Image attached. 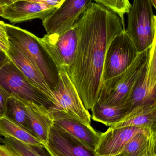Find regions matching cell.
Instances as JSON below:
<instances>
[{"label": "cell", "instance_id": "1", "mask_svg": "<svg viewBox=\"0 0 156 156\" xmlns=\"http://www.w3.org/2000/svg\"><path fill=\"white\" fill-rule=\"evenodd\" d=\"M78 40L68 76L87 110L97 101L102 85L106 51L125 28L120 17L106 7L91 2L78 18Z\"/></svg>", "mask_w": 156, "mask_h": 156}, {"label": "cell", "instance_id": "2", "mask_svg": "<svg viewBox=\"0 0 156 156\" xmlns=\"http://www.w3.org/2000/svg\"><path fill=\"white\" fill-rule=\"evenodd\" d=\"M9 42L20 48L35 64L52 91L57 87L59 70L40 42V38L20 27L5 23Z\"/></svg>", "mask_w": 156, "mask_h": 156}, {"label": "cell", "instance_id": "3", "mask_svg": "<svg viewBox=\"0 0 156 156\" xmlns=\"http://www.w3.org/2000/svg\"><path fill=\"white\" fill-rule=\"evenodd\" d=\"M151 0H133L127 13L125 34L138 53L148 49L156 40V17Z\"/></svg>", "mask_w": 156, "mask_h": 156}, {"label": "cell", "instance_id": "4", "mask_svg": "<svg viewBox=\"0 0 156 156\" xmlns=\"http://www.w3.org/2000/svg\"><path fill=\"white\" fill-rule=\"evenodd\" d=\"M150 47L138 53L124 72L103 83L97 102L111 106L125 105L130 92L146 63Z\"/></svg>", "mask_w": 156, "mask_h": 156}, {"label": "cell", "instance_id": "5", "mask_svg": "<svg viewBox=\"0 0 156 156\" xmlns=\"http://www.w3.org/2000/svg\"><path fill=\"white\" fill-rule=\"evenodd\" d=\"M59 79L56 89L53 91V105L50 113H60L70 119L91 126V116L66 71L59 69Z\"/></svg>", "mask_w": 156, "mask_h": 156}, {"label": "cell", "instance_id": "6", "mask_svg": "<svg viewBox=\"0 0 156 156\" xmlns=\"http://www.w3.org/2000/svg\"><path fill=\"white\" fill-rule=\"evenodd\" d=\"M0 85L10 95L48 110L53 105L49 98L31 84L12 61L0 69Z\"/></svg>", "mask_w": 156, "mask_h": 156}, {"label": "cell", "instance_id": "7", "mask_svg": "<svg viewBox=\"0 0 156 156\" xmlns=\"http://www.w3.org/2000/svg\"><path fill=\"white\" fill-rule=\"evenodd\" d=\"M78 19L69 30L60 34L45 35L40 42L59 69L68 71L74 60L78 40Z\"/></svg>", "mask_w": 156, "mask_h": 156}, {"label": "cell", "instance_id": "8", "mask_svg": "<svg viewBox=\"0 0 156 156\" xmlns=\"http://www.w3.org/2000/svg\"><path fill=\"white\" fill-rule=\"evenodd\" d=\"M138 53L125 30L114 37L107 48L103 64L102 83L124 72Z\"/></svg>", "mask_w": 156, "mask_h": 156}, {"label": "cell", "instance_id": "9", "mask_svg": "<svg viewBox=\"0 0 156 156\" xmlns=\"http://www.w3.org/2000/svg\"><path fill=\"white\" fill-rule=\"evenodd\" d=\"M156 40L149 48L147 60L134 84L125 105L135 106L156 101Z\"/></svg>", "mask_w": 156, "mask_h": 156}, {"label": "cell", "instance_id": "10", "mask_svg": "<svg viewBox=\"0 0 156 156\" xmlns=\"http://www.w3.org/2000/svg\"><path fill=\"white\" fill-rule=\"evenodd\" d=\"M92 0H64L63 2L42 20L48 34H60L69 30Z\"/></svg>", "mask_w": 156, "mask_h": 156}, {"label": "cell", "instance_id": "11", "mask_svg": "<svg viewBox=\"0 0 156 156\" xmlns=\"http://www.w3.org/2000/svg\"><path fill=\"white\" fill-rule=\"evenodd\" d=\"M144 129L135 126L109 127L106 132L100 133L95 154L100 156H114L122 154L128 142Z\"/></svg>", "mask_w": 156, "mask_h": 156}, {"label": "cell", "instance_id": "12", "mask_svg": "<svg viewBox=\"0 0 156 156\" xmlns=\"http://www.w3.org/2000/svg\"><path fill=\"white\" fill-rule=\"evenodd\" d=\"M7 54L10 61L21 71L27 80L44 94L53 104L54 94L42 74L30 58L20 48L10 43Z\"/></svg>", "mask_w": 156, "mask_h": 156}, {"label": "cell", "instance_id": "13", "mask_svg": "<svg viewBox=\"0 0 156 156\" xmlns=\"http://www.w3.org/2000/svg\"><path fill=\"white\" fill-rule=\"evenodd\" d=\"M44 146L49 156H96L94 151L54 126Z\"/></svg>", "mask_w": 156, "mask_h": 156}, {"label": "cell", "instance_id": "14", "mask_svg": "<svg viewBox=\"0 0 156 156\" xmlns=\"http://www.w3.org/2000/svg\"><path fill=\"white\" fill-rule=\"evenodd\" d=\"M50 114L53 117L54 127L67 134L94 152L100 139V133L95 131L91 126H88L70 119L62 114Z\"/></svg>", "mask_w": 156, "mask_h": 156}, {"label": "cell", "instance_id": "15", "mask_svg": "<svg viewBox=\"0 0 156 156\" xmlns=\"http://www.w3.org/2000/svg\"><path fill=\"white\" fill-rule=\"evenodd\" d=\"M56 9L44 4L21 0L4 6L2 17L13 23L38 18L43 20Z\"/></svg>", "mask_w": 156, "mask_h": 156}, {"label": "cell", "instance_id": "16", "mask_svg": "<svg viewBox=\"0 0 156 156\" xmlns=\"http://www.w3.org/2000/svg\"><path fill=\"white\" fill-rule=\"evenodd\" d=\"M20 99L25 105L31 133L44 145L54 124L52 115L47 108Z\"/></svg>", "mask_w": 156, "mask_h": 156}, {"label": "cell", "instance_id": "17", "mask_svg": "<svg viewBox=\"0 0 156 156\" xmlns=\"http://www.w3.org/2000/svg\"><path fill=\"white\" fill-rule=\"evenodd\" d=\"M124 126L148 128L156 131V101L135 106L120 122L110 127Z\"/></svg>", "mask_w": 156, "mask_h": 156}, {"label": "cell", "instance_id": "18", "mask_svg": "<svg viewBox=\"0 0 156 156\" xmlns=\"http://www.w3.org/2000/svg\"><path fill=\"white\" fill-rule=\"evenodd\" d=\"M156 131L145 128L136 134L125 146V156H144L156 154Z\"/></svg>", "mask_w": 156, "mask_h": 156}, {"label": "cell", "instance_id": "19", "mask_svg": "<svg viewBox=\"0 0 156 156\" xmlns=\"http://www.w3.org/2000/svg\"><path fill=\"white\" fill-rule=\"evenodd\" d=\"M0 137H10L39 149L44 148L41 142L28 130L6 116L0 118Z\"/></svg>", "mask_w": 156, "mask_h": 156}, {"label": "cell", "instance_id": "20", "mask_svg": "<svg viewBox=\"0 0 156 156\" xmlns=\"http://www.w3.org/2000/svg\"><path fill=\"white\" fill-rule=\"evenodd\" d=\"M93 121L110 126L125 117L132 109L126 105L111 106L96 102L91 109Z\"/></svg>", "mask_w": 156, "mask_h": 156}, {"label": "cell", "instance_id": "21", "mask_svg": "<svg viewBox=\"0 0 156 156\" xmlns=\"http://www.w3.org/2000/svg\"><path fill=\"white\" fill-rule=\"evenodd\" d=\"M5 116L31 133L25 105L20 98L12 95L8 98Z\"/></svg>", "mask_w": 156, "mask_h": 156}, {"label": "cell", "instance_id": "22", "mask_svg": "<svg viewBox=\"0 0 156 156\" xmlns=\"http://www.w3.org/2000/svg\"><path fill=\"white\" fill-rule=\"evenodd\" d=\"M103 5L120 17L123 27L125 28L124 15L128 13L132 7L129 0H92Z\"/></svg>", "mask_w": 156, "mask_h": 156}, {"label": "cell", "instance_id": "23", "mask_svg": "<svg viewBox=\"0 0 156 156\" xmlns=\"http://www.w3.org/2000/svg\"><path fill=\"white\" fill-rule=\"evenodd\" d=\"M0 142L11 147L20 156H44L38 152V148L24 144L12 137L0 138Z\"/></svg>", "mask_w": 156, "mask_h": 156}, {"label": "cell", "instance_id": "24", "mask_svg": "<svg viewBox=\"0 0 156 156\" xmlns=\"http://www.w3.org/2000/svg\"><path fill=\"white\" fill-rule=\"evenodd\" d=\"M10 47V42L5 28V23L0 21V49L7 53Z\"/></svg>", "mask_w": 156, "mask_h": 156}, {"label": "cell", "instance_id": "25", "mask_svg": "<svg viewBox=\"0 0 156 156\" xmlns=\"http://www.w3.org/2000/svg\"><path fill=\"white\" fill-rule=\"evenodd\" d=\"M11 95L0 85V118L5 116L7 101Z\"/></svg>", "mask_w": 156, "mask_h": 156}, {"label": "cell", "instance_id": "26", "mask_svg": "<svg viewBox=\"0 0 156 156\" xmlns=\"http://www.w3.org/2000/svg\"><path fill=\"white\" fill-rule=\"evenodd\" d=\"M18 1H21V0H15V2ZM24 1H30V2H34L49 5L51 7L57 8L62 4L64 0H24Z\"/></svg>", "mask_w": 156, "mask_h": 156}, {"label": "cell", "instance_id": "27", "mask_svg": "<svg viewBox=\"0 0 156 156\" xmlns=\"http://www.w3.org/2000/svg\"><path fill=\"white\" fill-rule=\"evenodd\" d=\"M0 156H20L12 148L5 144H0Z\"/></svg>", "mask_w": 156, "mask_h": 156}, {"label": "cell", "instance_id": "28", "mask_svg": "<svg viewBox=\"0 0 156 156\" xmlns=\"http://www.w3.org/2000/svg\"><path fill=\"white\" fill-rule=\"evenodd\" d=\"M10 61L6 53L0 49V69Z\"/></svg>", "mask_w": 156, "mask_h": 156}, {"label": "cell", "instance_id": "29", "mask_svg": "<svg viewBox=\"0 0 156 156\" xmlns=\"http://www.w3.org/2000/svg\"><path fill=\"white\" fill-rule=\"evenodd\" d=\"M15 2V0H0V5L2 6L9 5Z\"/></svg>", "mask_w": 156, "mask_h": 156}, {"label": "cell", "instance_id": "30", "mask_svg": "<svg viewBox=\"0 0 156 156\" xmlns=\"http://www.w3.org/2000/svg\"><path fill=\"white\" fill-rule=\"evenodd\" d=\"M3 12L4 6H2V5H0V16H1V17H2L3 14Z\"/></svg>", "mask_w": 156, "mask_h": 156}, {"label": "cell", "instance_id": "31", "mask_svg": "<svg viewBox=\"0 0 156 156\" xmlns=\"http://www.w3.org/2000/svg\"><path fill=\"white\" fill-rule=\"evenodd\" d=\"M151 2H152V5H153V6L156 8V0H151Z\"/></svg>", "mask_w": 156, "mask_h": 156}, {"label": "cell", "instance_id": "32", "mask_svg": "<svg viewBox=\"0 0 156 156\" xmlns=\"http://www.w3.org/2000/svg\"><path fill=\"white\" fill-rule=\"evenodd\" d=\"M144 156H156V154H149Z\"/></svg>", "mask_w": 156, "mask_h": 156}, {"label": "cell", "instance_id": "33", "mask_svg": "<svg viewBox=\"0 0 156 156\" xmlns=\"http://www.w3.org/2000/svg\"><path fill=\"white\" fill-rule=\"evenodd\" d=\"M96 156H100L97 155L96 154ZM114 156H125L123 154H122H122H119L116 155Z\"/></svg>", "mask_w": 156, "mask_h": 156}]
</instances>
